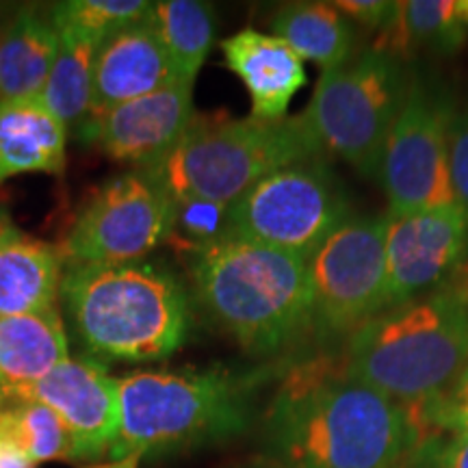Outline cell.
<instances>
[{"mask_svg": "<svg viewBox=\"0 0 468 468\" xmlns=\"http://www.w3.org/2000/svg\"><path fill=\"white\" fill-rule=\"evenodd\" d=\"M412 74L393 52H356L347 63L321 72L303 115L325 154H335L365 178H378L379 161Z\"/></svg>", "mask_w": 468, "mask_h": 468, "instance_id": "cell-7", "label": "cell"}, {"mask_svg": "<svg viewBox=\"0 0 468 468\" xmlns=\"http://www.w3.org/2000/svg\"><path fill=\"white\" fill-rule=\"evenodd\" d=\"M269 27L302 61L317 63L324 72L356 55L354 25L332 3H289L276 11Z\"/></svg>", "mask_w": 468, "mask_h": 468, "instance_id": "cell-21", "label": "cell"}, {"mask_svg": "<svg viewBox=\"0 0 468 468\" xmlns=\"http://www.w3.org/2000/svg\"><path fill=\"white\" fill-rule=\"evenodd\" d=\"M68 128L42 96L0 102V185L20 174H63Z\"/></svg>", "mask_w": 468, "mask_h": 468, "instance_id": "cell-18", "label": "cell"}, {"mask_svg": "<svg viewBox=\"0 0 468 468\" xmlns=\"http://www.w3.org/2000/svg\"><path fill=\"white\" fill-rule=\"evenodd\" d=\"M58 33L31 7L16 11L0 33V102L42 96L55 66Z\"/></svg>", "mask_w": 468, "mask_h": 468, "instance_id": "cell-19", "label": "cell"}, {"mask_svg": "<svg viewBox=\"0 0 468 468\" xmlns=\"http://www.w3.org/2000/svg\"><path fill=\"white\" fill-rule=\"evenodd\" d=\"M351 25H358L379 35L388 33L399 17V3L395 0H338L332 3Z\"/></svg>", "mask_w": 468, "mask_h": 468, "instance_id": "cell-30", "label": "cell"}, {"mask_svg": "<svg viewBox=\"0 0 468 468\" xmlns=\"http://www.w3.org/2000/svg\"><path fill=\"white\" fill-rule=\"evenodd\" d=\"M150 9L152 3L145 0H68L50 9V22L102 44L120 28L145 20Z\"/></svg>", "mask_w": 468, "mask_h": 468, "instance_id": "cell-26", "label": "cell"}, {"mask_svg": "<svg viewBox=\"0 0 468 468\" xmlns=\"http://www.w3.org/2000/svg\"><path fill=\"white\" fill-rule=\"evenodd\" d=\"M230 207L208 200H178L174 202L172 232L167 243L183 251H196L204 245L219 241L230 234Z\"/></svg>", "mask_w": 468, "mask_h": 468, "instance_id": "cell-27", "label": "cell"}, {"mask_svg": "<svg viewBox=\"0 0 468 468\" xmlns=\"http://www.w3.org/2000/svg\"><path fill=\"white\" fill-rule=\"evenodd\" d=\"M466 42L468 28L462 25L455 0H406L399 3V17L382 35L378 48L397 57L414 50L449 57L464 48Z\"/></svg>", "mask_w": 468, "mask_h": 468, "instance_id": "cell-24", "label": "cell"}, {"mask_svg": "<svg viewBox=\"0 0 468 468\" xmlns=\"http://www.w3.org/2000/svg\"><path fill=\"white\" fill-rule=\"evenodd\" d=\"M63 262L55 245L9 226L0 234V317L57 308Z\"/></svg>", "mask_w": 468, "mask_h": 468, "instance_id": "cell-17", "label": "cell"}, {"mask_svg": "<svg viewBox=\"0 0 468 468\" xmlns=\"http://www.w3.org/2000/svg\"><path fill=\"white\" fill-rule=\"evenodd\" d=\"M172 83H180V80H176L169 58L148 17L120 28L104 39L96 55L91 122L85 139L90 137L93 122L107 111L159 91Z\"/></svg>", "mask_w": 468, "mask_h": 468, "instance_id": "cell-15", "label": "cell"}, {"mask_svg": "<svg viewBox=\"0 0 468 468\" xmlns=\"http://www.w3.org/2000/svg\"><path fill=\"white\" fill-rule=\"evenodd\" d=\"M313 332L347 338L388 308L386 215H351L308 259Z\"/></svg>", "mask_w": 468, "mask_h": 468, "instance_id": "cell-10", "label": "cell"}, {"mask_svg": "<svg viewBox=\"0 0 468 468\" xmlns=\"http://www.w3.org/2000/svg\"><path fill=\"white\" fill-rule=\"evenodd\" d=\"M193 117V85L172 83L107 111L93 122L87 139L113 161L145 169L178 145Z\"/></svg>", "mask_w": 468, "mask_h": 468, "instance_id": "cell-14", "label": "cell"}, {"mask_svg": "<svg viewBox=\"0 0 468 468\" xmlns=\"http://www.w3.org/2000/svg\"><path fill=\"white\" fill-rule=\"evenodd\" d=\"M142 460V453H131L126 458H117L111 462H85V464H79L76 468H139Z\"/></svg>", "mask_w": 468, "mask_h": 468, "instance_id": "cell-32", "label": "cell"}, {"mask_svg": "<svg viewBox=\"0 0 468 468\" xmlns=\"http://www.w3.org/2000/svg\"><path fill=\"white\" fill-rule=\"evenodd\" d=\"M55 410L74 442V462H98L120 436V379L101 360L68 358L48 376L17 388Z\"/></svg>", "mask_w": 468, "mask_h": 468, "instance_id": "cell-13", "label": "cell"}, {"mask_svg": "<svg viewBox=\"0 0 468 468\" xmlns=\"http://www.w3.org/2000/svg\"><path fill=\"white\" fill-rule=\"evenodd\" d=\"M221 46L226 68L245 85L256 120H282L295 93L306 85L303 61L282 39L256 28L226 37Z\"/></svg>", "mask_w": 468, "mask_h": 468, "instance_id": "cell-16", "label": "cell"}, {"mask_svg": "<svg viewBox=\"0 0 468 468\" xmlns=\"http://www.w3.org/2000/svg\"><path fill=\"white\" fill-rule=\"evenodd\" d=\"M254 376L228 368L137 371L120 379V436L111 458L167 455L243 434Z\"/></svg>", "mask_w": 468, "mask_h": 468, "instance_id": "cell-5", "label": "cell"}, {"mask_svg": "<svg viewBox=\"0 0 468 468\" xmlns=\"http://www.w3.org/2000/svg\"><path fill=\"white\" fill-rule=\"evenodd\" d=\"M245 468H291V466L284 464V462L276 460V458H265V460L251 462V464L245 466Z\"/></svg>", "mask_w": 468, "mask_h": 468, "instance_id": "cell-33", "label": "cell"}, {"mask_svg": "<svg viewBox=\"0 0 468 468\" xmlns=\"http://www.w3.org/2000/svg\"><path fill=\"white\" fill-rule=\"evenodd\" d=\"M68 358V335L57 308L0 317V386L25 388Z\"/></svg>", "mask_w": 468, "mask_h": 468, "instance_id": "cell-20", "label": "cell"}, {"mask_svg": "<svg viewBox=\"0 0 468 468\" xmlns=\"http://www.w3.org/2000/svg\"><path fill=\"white\" fill-rule=\"evenodd\" d=\"M341 180L325 156L269 174L230 204V234L308 261L351 218Z\"/></svg>", "mask_w": 468, "mask_h": 468, "instance_id": "cell-8", "label": "cell"}, {"mask_svg": "<svg viewBox=\"0 0 468 468\" xmlns=\"http://www.w3.org/2000/svg\"><path fill=\"white\" fill-rule=\"evenodd\" d=\"M419 441L412 412L341 367L292 371L267 412V444L291 468H403Z\"/></svg>", "mask_w": 468, "mask_h": 468, "instance_id": "cell-1", "label": "cell"}, {"mask_svg": "<svg viewBox=\"0 0 468 468\" xmlns=\"http://www.w3.org/2000/svg\"><path fill=\"white\" fill-rule=\"evenodd\" d=\"M403 468H468V427L419 434Z\"/></svg>", "mask_w": 468, "mask_h": 468, "instance_id": "cell-28", "label": "cell"}, {"mask_svg": "<svg viewBox=\"0 0 468 468\" xmlns=\"http://www.w3.org/2000/svg\"><path fill=\"white\" fill-rule=\"evenodd\" d=\"M468 256V218L458 204L386 213L388 308L444 289Z\"/></svg>", "mask_w": 468, "mask_h": 468, "instance_id": "cell-12", "label": "cell"}, {"mask_svg": "<svg viewBox=\"0 0 468 468\" xmlns=\"http://www.w3.org/2000/svg\"><path fill=\"white\" fill-rule=\"evenodd\" d=\"M9 226H14L11 224V219H9V215L5 213V210H0V234H3L5 230H7Z\"/></svg>", "mask_w": 468, "mask_h": 468, "instance_id": "cell-35", "label": "cell"}, {"mask_svg": "<svg viewBox=\"0 0 468 468\" xmlns=\"http://www.w3.org/2000/svg\"><path fill=\"white\" fill-rule=\"evenodd\" d=\"M0 468H35V462L28 458L25 449L0 430Z\"/></svg>", "mask_w": 468, "mask_h": 468, "instance_id": "cell-31", "label": "cell"}, {"mask_svg": "<svg viewBox=\"0 0 468 468\" xmlns=\"http://www.w3.org/2000/svg\"><path fill=\"white\" fill-rule=\"evenodd\" d=\"M449 172L455 204L468 218V104L455 111L452 137H449Z\"/></svg>", "mask_w": 468, "mask_h": 468, "instance_id": "cell-29", "label": "cell"}, {"mask_svg": "<svg viewBox=\"0 0 468 468\" xmlns=\"http://www.w3.org/2000/svg\"><path fill=\"white\" fill-rule=\"evenodd\" d=\"M61 297L79 341L101 362L167 358L189 332V292L148 261L69 265Z\"/></svg>", "mask_w": 468, "mask_h": 468, "instance_id": "cell-4", "label": "cell"}, {"mask_svg": "<svg viewBox=\"0 0 468 468\" xmlns=\"http://www.w3.org/2000/svg\"><path fill=\"white\" fill-rule=\"evenodd\" d=\"M0 430L7 431L35 464L74 462V442L61 417L22 390L0 386Z\"/></svg>", "mask_w": 468, "mask_h": 468, "instance_id": "cell-25", "label": "cell"}, {"mask_svg": "<svg viewBox=\"0 0 468 468\" xmlns=\"http://www.w3.org/2000/svg\"><path fill=\"white\" fill-rule=\"evenodd\" d=\"M191 289L204 313L245 351L280 354L313 332L308 261L226 234L189 254Z\"/></svg>", "mask_w": 468, "mask_h": 468, "instance_id": "cell-2", "label": "cell"}, {"mask_svg": "<svg viewBox=\"0 0 468 468\" xmlns=\"http://www.w3.org/2000/svg\"><path fill=\"white\" fill-rule=\"evenodd\" d=\"M452 93L434 79L412 74L406 102L386 139L378 180L388 213L452 207L449 137L455 117Z\"/></svg>", "mask_w": 468, "mask_h": 468, "instance_id": "cell-9", "label": "cell"}, {"mask_svg": "<svg viewBox=\"0 0 468 468\" xmlns=\"http://www.w3.org/2000/svg\"><path fill=\"white\" fill-rule=\"evenodd\" d=\"M148 22L165 50L176 80H196L215 42V11L200 0L152 3Z\"/></svg>", "mask_w": 468, "mask_h": 468, "instance_id": "cell-23", "label": "cell"}, {"mask_svg": "<svg viewBox=\"0 0 468 468\" xmlns=\"http://www.w3.org/2000/svg\"><path fill=\"white\" fill-rule=\"evenodd\" d=\"M3 27H5V22H3V17H0V33H3Z\"/></svg>", "mask_w": 468, "mask_h": 468, "instance_id": "cell-36", "label": "cell"}, {"mask_svg": "<svg viewBox=\"0 0 468 468\" xmlns=\"http://www.w3.org/2000/svg\"><path fill=\"white\" fill-rule=\"evenodd\" d=\"M319 156L325 152L303 113L273 122L251 115H196L178 145L145 169L174 202L208 200L230 207L269 174Z\"/></svg>", "mask_w": 468, "mask_h": 468, "instance_id": "cell-6", "label": "cell"}, {"mask_svg": "<svg viewBox=\"0 0 468 468\" xmlns=\"http://www.w3.org/2000/svg\"><path fill=\"white\" fill-rule=\"evenodd\" d=\"M468 365V306L438 289L382 310L345 341V378L406 408L438 399Z\"/></svg>", "mask_w": 468, "mask_h": 468, "instance_id": "cell-3", "label": "cell"}, {"mask_svg": "<svg viewBox=\"0 0 468 468\" xmlns=\"http://www.w3.org/2000/svg\"><path fill=\"white\" fill-rule=\"evenodd\" d=\"M174 200L148 169L115 176L76 215L63 256L72 265L144 261L172 232Z\"/></svg>", "mask_w": 468, "mask_h": 468, "instance_id": "cell-11", "label": "cell"}, {"mask_svg": "<svg viewBox=\"0 0 468 468\" xmlns=\"http://www.w3.org/2000/svg\"><path fill=\"white\" fill-rule=\"evenodd\" d=\"M58 50L42 101L68 128L85 139L91 122L93 66L101 42L69 28H57Z\"/></svg>", "mask_w": 468, "mask_h": 468, "instance_id": "cell-22", "label": "cell"}, {"mask_svg": "<svg viewBox=\"0 0 468 468\" xmlns=\"http://www.w3.org/2000/svg\"><path fill=\"white\" fill-rule=\"evenodd\" d=\"M455 3H458V14H460L462 25L468 28V0H455Z\"/></svg>", "mask_w": 468, "mask_h": 468, "instance_id": "cell-34", "label": "cell"}]
</instances>
